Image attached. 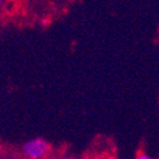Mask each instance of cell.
Segmentation results:
<instances>
[{
    "instance_id": "1",
    "label": "cell",
    "mask_w": 159,
    "mask_h": 159,
    "mask_svg": "<svg viewBox=\"0 0 159 159\" xmlns=\"http://www.w3.org/2000/svg\"><path fill=\"white\" fill-rule=\"evenodd\" d=\"M20 154L23 159H51L52 147L43 138H32L23 143Z\"/></svg>"
},
{
    "instance_id": "2",
    "label": "cell",
    "mask_w": 159,
    "mask_h": 159,
    "mask_svg": "<svg viewBox=\"0 0 159 159\" xmlns=\"http://www.w3.org/2000/svg\"><path fill=\"white\" fill-rule=\"evenodd\" d=\"M51 159H79V158L74 155H69V154H59V155L52 157Z\"/></svg>"
},
{
    "instance_id": "3",
    "label": "cell",
    "mask_w": 159,
    "mask_h": 159,
    "mask_svg": "<svg viewBox=\"0 0 159 159\" xmlns=\"http://www.w3.org/2000/svg\"><path fill=\"white\" fill-rule=\"evenodd\" d=\"M135 159H154L153 157H150L148 153H145V152H139L135 157Z\"/></svg>"
},
{
    "instance_id": "4",
    "label": "cell",
    "mask_w": 159,
    "mask_h": 159,
    "mask_svg": "<svg viewBox=\"0 0 159 159\" xmlns=\"http://www.w3.org/2000/svg\"><path fill=\"white\" fill-rule=\"evenodd\" d=\"M99 159H117L116 157H112V155H107V157H102Z\"/></svg>"
},
{
    "instance_id": "5",
    "label": "cell",
    "mask_w": 159,
    "mask_h": 159,
    "mask_svg": "<svg viewBox=\"0 0 159 159\" xmlns=\"http://www.w3.org/2000/svg\"><path fill=\"white\" fill-rule=\"evenodd\" d=\"M3 3H4V0H0V8H2V5H3Z\"/></svg>"
},
{
    "instance_id": "6",
    "label": "cell",
    "mask_w": 159,
    "mask_h": 159,
    "mask_svg": "<svg viewBox=\"0 0 159 159\" xmlns=\"http://www.w3.org/2000/svg\"><path fill=\"white\" fill-rule=\"evenodd\" d=\"M8 2H17V0H8Z\"/></svg>"
}]
</instances>
